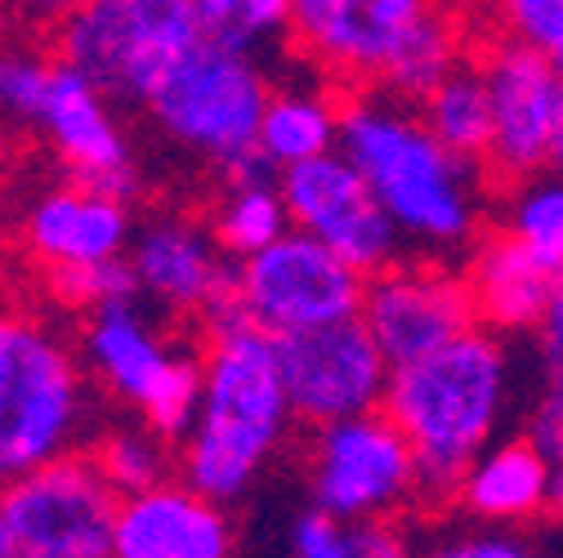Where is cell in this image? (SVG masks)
Here are the masks:
<instances>
[{"mask_svg": "<svg viewBox=\"0 0 563 558\" xmlns=\"http://www.w3.org/2000/svg\"><path fill=\"white\" fill-rule=\"evenodd\" d=\"M340 153L354 161L402 237L430 255H465L487 220V166L452 153L416 103L380 90L340 108Z\"/></svg>", "mask_w": 563, "mask_h": 558, "instance_id": "obj_1", "label": "cell"}, {"mask_svg": "<svg viewBox=\"0 0 563 558\" xmlns=\"http://www.w3.org/2000/svg\"><path fill=\"white\" fill-rule=\"evenodd\" d=\"M296 406L282 380L277 339L246 322L238 304L210 317V344L201 358V398L192 425L179 438V465L192 487L216 501L246 496L287 443Z\"/></svg>", "mask_w": 563, "mask_h": 558, "instance_id": "obj_2", "label": "cell"}, {"mask_svg": "<svg viewBox=\"0 0 563 558\" xmlns=\"http://www.w3.org/2000/svg\"><path fill=\"white\" fill-rule=\"evenodd\" d=\"M515 398V354L510 335L474 326L426 358L394 367L385 411L407 434L420 492L430 501H452L470 460L497 443Z\"/></svg>", "mask_w": 563, "mask_h": 558, "instance_id": "obj_3", "label": "cell"}, {"mask_svg": "<svg viewBox=\"0 0 563 558\" xmlns=\"http://www.w3.org/2000/svg\"><path fill=\"white\" fill-rule=\"evenodd\" d=\"M90 429V380L49 322L0 304V487L77 451Z\"/></svg>", "mask_w": 563, "mask_h": 558, "instance_id": "obj_4", "label": "cell"}, {"mask_svg": "<svg viewBox=\"0 0 563 558\" xmlns=\"http://www.w3.org/2000/svg\"><path fill=\"white\" fill-rule=\"evenodd\" d=\"M268 99L273 90L260 58L197 41L162 77L144 108L175 148L224 170L229 179H242L273 170L260 157V121Z\"/></svg>", "mask_w": 563, "mask_h": 558, "instance_id": "obj_5", "label": "cell"}, {"mask_svg": "<svg viewBox=\"0 0 563 558\" xmlns=\"http://www.w3.org/2000/svg\"><path fill=\"white\" fill-rule=\"evenodd\" d=\"M201 41L192 0H86L58 23V54L121 103H148Z\"/></svg>", "mask_w": 563, "mask_h": 558, "instance_id": "obj_6", "label": "cell"}, {"mask_svg": "<svg viewBox=\"0 0 563 558\" xmlns=\"http://www.w3.org/2000/svg\"><path fill=\"white\" fill-rule=\"evenodd\" d=\"M86 367L95 380L130 406L162 438H184L201 398V362L184 344L166 339L134 300H117L90 313Z\"/></svg>", "mask_w": 563, "mask_h": 558, "instance_id": "obj_7", "label": "cell"}, {"mask_svg": "<svg viewBox=\"0 0 563 558\" xmlns=\"http://www.w3.org/2000/svg\"><path fill=\"white\" fill-rule=\"evenodd\" d=\"M0 510L19 558H108L117 549L121 492L95 456L63 451L10 478Z\"/></svg>", "mask_w": 563, "mask_h": 558, "instance_id": "obj_8", "label": "cell"}, {"mask_svg": "<svg viewBox=\"0 0 563 558\" xmlns=\"http://www.w3.org/2000/svg\"><path fill=\"white\" fill-rule=\"evenodd\" d=\"M363 295L367 272L300 228H287L255 255H242L233 272L238 313L273 339L340 317H358Z\"/></svg>", "mask_w": 563, "mask_h": 558, "instance_id": "obj_9", "label": "cell"}, {"mask_svg": "<svg viewBox=\"0 0 563 558\" xmlns=\"http://www.w3.org/2000/svg\"><path fill=\"white\" fill-rule=\"evenodd\" d=\"M309 496L340 518L380 523L426 496L416 451L385 406L318 425L309 447Z\"/></svg>", "mask_w": 563, "mask_h": 558, "instance_id": "obj_10", "label": "cell"}, {"mask_svg": "<svg viewBox=\"0 0 563 558\" xmlns=\"http://www.w3.org/2000/svg\"><path fill=\"white\" fill-rule=\"evenodd\" d=\"M478 72L492 99L487 175L515 183L545 170L554 130L563 116V63L550 49L501 32L483 49Z\"/></svg>", "mask_w": 563, "mask_h": 558, "instance_id": "obj_11", "label": "cell"}, {"mask_svg": "<svg viewBox=\"0 0 563 558\" xmlns=\"http://www.w3.org/2000/svg\"><path fill=\"white\" fill-rule=\"evenodd\" d=\"M277 362H282V380H287V393L296 406V421L313 429L344 421V415L380 411L389 393V376H394V362L367 331L363 313L282 335Z\"/></svg>", "mask_w": 563, "mask_h": 558, "instance_id": "obj_12", "label": "cell"}, {"mask_svg": "<svg viewBox=\"0 0 563 558\" xmlns=\"http://www.w3.org/2000/svg\"><path fill=\"white\" fill-rule=\"evenodd\" d=\"M277 183H282V197H287L291 228L318 237L367 277L389 268L407 246L402 228L385 211V201L376 197L367 175L340 148L277 170Z\"/></svg>", "mask_w": 563, "mask_h": 558, "instance_id": "obj_13", "label": "cell"}, {"mask_svg": "<svg viewBox=\"0 0 563 558\" xmlns=\"http://www.w3.org/2000/svg\"><path fill=\"white\" fill-rule=\"evenodd\" d=\"M439 0H291V41L340 81L380 86Z\"/></svg>", "mask_w": 563, "mask_h": 558, "instance_id": "obj_14", "label": "cell"}, {"mask_svg": "<svg viewBox=\"0 0 563 558\" xmlns=\"http://www.w3.org/2000/svg\"><path fill=\"white\" fill-rule=\"evenodd\" d=\"M363 322L394 367L426 358L448 339L478 326V309L465 272L443 264H389L367 277Z\"/></svg>", "mask_w": 563, "mask_h": 558, "instance_id": "obj_15", "label": "cell"}, {"mask_svg": "<svg viewBox=\"0 0 563 558\" xmlns=\"http://www.w3.org/2000/svg\"><path fill=\"white\" fill-rule=\"evenodd\" d=\"M130 268L139 295L166 313H197V317H220L233 309V264L216 228H201L192 220H148L134 228L130 242Z\"/></svg>", "mask_w": 563, "mask_h": 558, "instance_id": "obj_16", "label": "cell"}, {"mask_svg": "<svg viewBox=\"0 0 563 558\" xmlns=\"http://www.w3.org/2000/svg\"><path fill=\"white\" fill-rule=\"evenodd\" d=\"M36 130H45L54 157L67 166L73 179L112 188L121 197L134 192V153L112 112V94L99 90L90 77H81L77 67H67L63 58Z\"/></svg>", "mask_w": 563, "mask_h": 558, "instance_id": "obj_17", "label": "cell"}, {"mask_svg": "<svg viewBox=\"0 0 563 558\" xmlns=\"http://www.w3.org/2000/svg\"><path fill=\"white\" fill-rule=\"evenodd\" d=\"M233 549V523L224 501L201 487L153 482L121 496L117 510V558H224Z\"/></svg>", "mask_w": 563, "mask_h": 558, "instance_id": "obj_18", "label": "cell"}, {"mask_svg": "<svg viewBox=\"0 0 563 558\" xmlns=\"http://www.w3.org/2000/svg\"><path fill=\"white\" fill-rule=\"evenodd\" d=\"M23 242L54 272V268H77V264H99V259L130 255L134 224H130L121 192L73 179L67 188L41 192L27 205Z\"/></svg>", "mask_w": 563, "mask_h": 558, "instance_id": "obj_19", "label": "cell"}, {"mask_svg": "<svg viewBox=\"0 0 563 558\" xmlns=\"http://www.w3.org/2000/svg\"><path fill=\"white\" fill-rule=\"evenodd\" d=\"M465 282L483 326L501 335H537L563 287V268L510 228H497L465 250Z\"/></svg>", "mask_w": 563, "mask_h": 558, "instance_id": "obj_20", "label": "cell"}, {"mask_svg": "<svg viewBox=\"0 0 563 558\" xmlns=\"http://www.w3.org/2000/svg\"><path fill=\"white\" fill-rule=\"evenodd\" d=\"M550 492H554V460L523 434V438L487 443L461 473L452 501L461 505L465 518L528 527L541 514H550Z\"/></svg>", "mask_w": 563, "mask_h": 558, "instance_id": "obj_21", "label": "cell"}, {"mask_svg": "<svg viewBox=\"0 0 563 558\" xmlns=\"http://www.w3.org/2000/svg\"><path fill=\"white\" fill-rule=\"evenodd\" d=\"M340 148V108L322 90H277L260 121V157L273 170Z\"/></svg>", "mask_w": 563, "mask_h": 558, "instance_id": "obj_22", "label": "cell"}, {"mask_svg": "<svg viewBox=\"0 0 563 558\" xmlns=\"http://www.w3.org/2000/svg\"><path fill=\"white\" fill-rule=\"evenodd\" d=\"M426 125L443 138V144L470 161L487 166V148H492V99H487V81L478 72V63H461L452 72L416 103Z\"/></svg>", "mask_w": 563, "mask_h": 558, "instance_id": "obj_23", "label": "cell"}, {"mask_svg": "<svg viewBox=\"0 0 563 558\" xmlns=\"http://www.w3.org/2000/svg\"><path fill=\"white\" fill-rule=\"evenodd\" d=\"M287 228H291L287 197H282V183H268V170L233 179V188L224 192L220 211H216V237L224 242V250L233 259L264 250Z\"/></svg>", "mask_w": 563, "mask_h": 558, "instance_id": "obj_24", "label": "cell"}, {"mask_svg": "<svg viewBox=\"0 0 563 558\" xmlns=\"http://www.w3.org/2000/svg\"><path fill=\"white\" fill-rule=\"evenodd\" d=\"M201 41L260 58L291 36V0H192Z\"/></svg>", "mask_w": 563, "mask_h": 558, "instance_id": "obj_25", "label": "cell"}, {"mask_svg": "<svg viewBox=\"0 0 563 558\" xmlns=\"http://www.w3.org/2000/svg\"><path fill=\"white\" fill-rule=\"evenodd\" d=\"M287 545L296 558H394L402 554V540L389 523L380 518H340L322 505L305 510L291 532Z\"/></svg>", "mask_w": 563, "mask_h": 558, "instance_id": "obj_26", "label": "cell"}, {"mask_svg": "<svg viewBox=\"0 0 563 558\" xmlns=\"http://www.w3.org/2000/svg\"><path fill=\"white\" fill-rule=\"evenodd\" d=\"M461 63H465L461 27L452 23L448 10H439V14H430L426 23H420V32L402 45V54L389 67V77L380 81V90H389V94H398L407 103H420Z\"/></svg>", "mask_w": 563, "mask_h": 558, "instance_id": "obj_27", "label": "cell"}, {"mask_svg": "<svg viewBox=\"0 0 563 558\" xmlns=\"http://www.w3.org/2000/svg\"><path fill=\"white\" fill-rule=\"evenodd\" d=\"M501 228L563 268V170L545 166L528 179H515L501 201Z\"/></svg>", "mask_w": 563, "mask_h": 558, "instance_id": "obj_28", "label": "cell"}, {"mask_svg": "<svg viewBox=\"0 0 563 558\" xmlns=\"http://www.w3.org/2000/svg\"><path fill=\"white\" fill-rule=\"evenodd\" d=\"M537 362H541V393L528 411V438L554 460L563 451V287L537 331Z\"/></svg>", "mask_w": 563, "mask_h": 558, "instance_id": "obj_29", "label": "cell"}, {"mask_svg": "<svg viewBox=\"0 0 563 558\" xmlns=\"http://www.w3.org/2000/svg\"><path fill=\"white\" fill-rule=\"evenodd\" d=\"M58 63L32 49H0V121L41 125Z\"/></svg>", "mask_w": 563, "mask_h": 558, "instance_id": "obj_30", "label": "cell"}, {"mask_svg": "<svg viewBox=\"0 0 563 558\" xmlns=\"http://www.w3.org/2000/svg\"><path fill=\"white\" fill-rule=\"evenodd\" d=\"M166 438L157 429H121V434H108L95 451V460L103 465V473L112 478V487L121 496L130 492H144V487L162 482L166 478Z\"/></svg>", "mask_w": 563, "mask_h": 558, "instance_id": "obj_31", "label": "cell"}, {"mask_svg": "<svg viewBox=\"0 0 563 558\" xmlns=\"http://www.w3.org/2000/svg\"><path fill=\"white\" fill-rule=\"evenodd\" d=\"M49 287H54V295H58L67 309H86V313L139 295L130 255H121V259H99V264H77V268H54V272H49Z\"/></svg>", "mask_w": 563, "mask_h": 558, "instance_id": "obj_32", "label": "cell"}, {"mask_svg": "<svg viewBox=\"0 0 563 558\" xmlns=\"http://www.w3.org/2000/svg\"><path fill=\"white\" fill-rule=\"evenodd\" d=\"M506 36H523L563 63V0H487Z\"/></svg>", "mask_w": 563, "mask_h": 558, "instance_id": "obj_33", "label": "cell"}, {"mask_svg": "<svg viewBox=\"0 0 563 558\" xmlns=\"http://www.w3.org/2000/svg\"><path fill=\"white\" fill-rule=\"evenodd\" d=\"M474 527H465L456 540H443L439 554H452V558H523L532 554V540H523L519 527H501V523H478L470 518Z\"/></svg>", "mask_w": 563, "mask_h": 558, "instance_id": "obj_34", "label": "cell"}, {"mask_svg": "<svg viewBox=\"0 0 563 558\" xmlns=\"http://www.w3.org/2000/svg\"><path fill=\"white\" fill-rule=\"evenodd\" d=\"M19 10H27L32 19H49V23H63L67 14H77L86 0H14Z\"/></svg>", "mask_w": 563, "mask_h": 558, "instance_id": "obj_35", "label": "cell"}, {"mask_svg": "<svg viewBox=\"0 0 563 558\" xmlns=\"http://www.w3.org/2000/svg\"><path fill=\"white\" fill-rule=\"evenodd\" d=\"M550 514L563 518V451L554 456V492H550Z\"/></svg>", "mask_w": 563, "mask_h": 558, "instance_id": "obj_36", "label": "cell"}, {"mask_svg": "<svg viewBox=\"0 0 563 558\" xmlns=\"http://www.w3.org/2000/svg\"><path fill=\"white\" fill-rule=\"evenodd\" d=\"M550 166L563 170V116H559V130H554V144H550Z\"/></svg>", "mask_w": 563, "mask_h": 558, "instance_id": "obj_37", "label": "cell"}, {"mask_svg": "<svg viewBox=\"0 0 563 558\" xmlns=\"http://www.w3.org/2000/svg\"><path fill=\"white\" fill-rule=\"evenodd\" d=\"M0 558H19L14 540H10V527H5V510H0Z\"/></svg>", "mask_w": 563, "mask_h": 558, "instance_id": "obj_38", "label": "cell"}]
</instances>
